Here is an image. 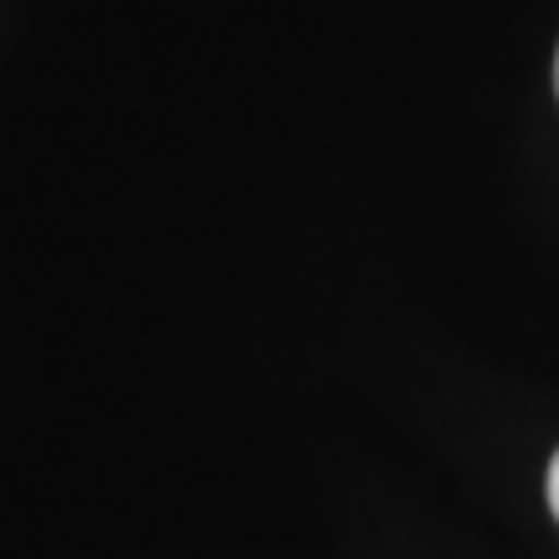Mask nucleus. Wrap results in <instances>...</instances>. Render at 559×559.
<instances>
[{"label":"nucleus","instance_id":"obj_1","mask_svg":"<svg viewBox=\"0 0 559 559\" xmlns=\"http://www.w3.org/2000/svg\"><path fill=\"white\" fill-rule=\"evenodd\" d=\"M549 508H555V519H559V451L549 461Z\"/></svg>","mask_w":559,"mask_h":559},{"label":"nucleus","instance_id":"obj_2","mask_svg":"<svg viewBox=\"0 0 559 559\" xmlns=\"http://www.w3.org/2000/svg\"><path fill=\"white\" fill-rule=\"evenodd\" d=\"M555 88H559V58H555Z\"/></svg>","mask_w":559,"mask_h":559}]
</instances>
